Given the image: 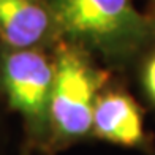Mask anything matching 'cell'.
Segmentation results:
<instances>
[{"instance_id":"6da1fadb","label":"cell","mask_w":155,"mask_h":155,"mask_svg":"<svg viewBox=\"0 0 155 155\" xmlns=\"http://www.w3.org/2000/svg\"><path fill=\"white\" fill-rule=\"evenodd\" d=\"M59 38L108 59L138 52L155 35L153 21L131 0H46Z\"/></svg>"},{"instance_id":"7a4b0ae2","label":"cell","mask_w":155,"mask_h":155,"mask_svg":"<svg viewBox=\"0 0 155 155\" xmlns=\"http://www.w3.org/2000/svg\"><path fill=\"white\" fill-rule=\"evenodd\" d=\"M51 95V147H65L92 133L94 108L108 74L82 48L60 40L54 54Z\"/></svg>"},{"instance_id":"3957f363","label":"cell","mask_w":155,"mask_h":155,"mask_svg":"<svg viewBox=\"0 0 155 155\" xmlns=\"http://www.w3.org/2000/svg\"><path fill=\"white\" fill-rule=\"evenodd\" d=\"M54 62L41 49L5 48L0 87L10 108L22 117L35 147L51 149V95Z\"/></svg>"},{"instance_id":"277c9868","label":"cell","mask_w":155,"mask_h":155,"mask_svg":"<svg viewBox=\"0 0 155 155\" xmlns=\"http://www.w3.org/2000/svg\"><path fill=\"white\" fill-rule=\"evenodd\" d=\"M59 38L46 0H0V40L11 49H41Z\"/></svg>"},{"instance_id":"5b68a950","label":"cell","mask_w":155,"mask_h":155,"mask_svg":"<svg viewBox=\"0 0 155 155\" xmlns=\"http://www.w3.org/2000/svg\"><path fill=\"white\" fill-rule=\"evenodd\" d=\"M92 135L117 146H144L143 116L136 101L124 92L98 95L92 117Z\"/></svg>"},{"instance_id":"8992f818","label":"cell","mask_w":155,"mask_h":155,"mask_svg":"<svg viewBox=\"0 0 155 155\" xmlns=\"http://www.w3.org/2000/svg\"><path fill=\"white\" fill-rule=\"evenodd\" d=\"M144 86H146L147 94H149L150 98L155 101V55L146 65V70H144Z\"/></svg>"}]
</instances>
